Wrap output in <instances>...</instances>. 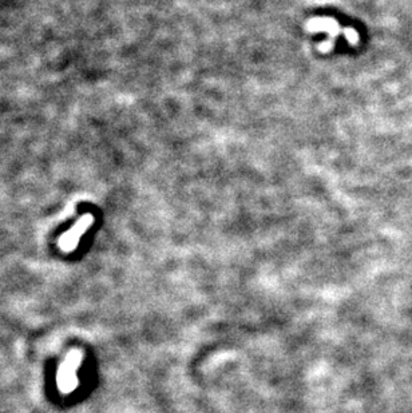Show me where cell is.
I'll return each mask as SVG.
<instances>
[{
    "label": "cell",
    "instance_id": "1",
    "mask_svg": "<svg viewBox=\"0 0 412 413\" xmlns=\"http://www.w3.org/2000/svg\"><path fill=\"white\" fill-rule=\"evenodd\" d=\"M92 221H94L92 215H83V217L75 224L74 227L70 231H67V233L60 238V247L63 249L64 252H71V250H74L75 247H76V243H78L80 237H82V234L90 227Z\"/></svg>",
    "mask_w": 412,
    "mask_h": 413
}]
</instances>
